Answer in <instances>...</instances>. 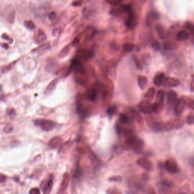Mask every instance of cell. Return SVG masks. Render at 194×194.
<instances>
[{"label": "cell", "mask_w": 194, "mask_h": 194, "mask_svg": "<svg viewBox=\"0 0 194 194\" xmlns=\"http://www.w3.org/2000/svg\"><path fill=\"white\" fill-rule=\"evenodd\" d=\"M125 144L128 148H131L137 152H141L144 146V142L131 134L127 136Z\"/></svg>", "instance_id": "obj_1"}, {"label": "cell", "mask_w": 194, "mask_h": 194, "mask_svg": "<svg viewBox=\"0 0 194 194\" xmlns=\"http://www.w3.org/2000/svg\"><path fill=\"white\" fill-rule=\"evenodd\" d=\"M121 6L124 9V12H126L128 14L126 26L128 28L131 29L135 27L137 23L133 6L131 4H124Z\"/></svg>", "instance_id": "obj_2"}, {"label": "cell", "mask_w": 194, "mask_h": 194, "mask_svg": "<svg viewBox=\"0 0 194 194\" xmlns=\"http://www.w3.org/2000/svg\"><path fill=\"white\" fill-rule=\"evenodd\" d=\"M33 122L35 126L40 127L42 129V130L46 131H52L55 128L56 125V122L54 121L50 120L43 118L35 119L33 121Z\"/></svg>", "instance_id": "obj_3"}, {"label": "cell", "mask_w": 194, "mask_h": 194, "mask_svg": "<svg viewBox=\"0 0 194 194\" xmlns=\"http://www.w3.org/2000/svg\"><path fill=\"white\" fill-rule=\"evenodd\" d=\"M74 71L77 74L83 75L85 74V69L83 64L81 63V60L76 56L73 58L70 67V72Z\"/></svg>", "instance_id": "obj_4"}, {"label": "cell", "mask_w": 194, "mask_h": 194, "mask_svg": "<svg viewBox=\"0 0 194 194\" xmlns=\"http://www.w3.org/2000/svg\"><path fill=\"white\" fill-rule=\"evenodd\" d=\"M138 108L144 114H150L154 112V104H152L148 100L141 101L138 104Z\"/></svg>", "instance_id": "obj_5"}, {"label": "cell", "mask_w": 194, "mask_h": 194, "mask_svg": "<svg viewBox=\"0 0 194 194\" xmlns=\"http://www.w3.org/2000/svg\"><path fill=\"white\" fill-rule=\"evenodd\" d=\"M54 184V177L50 175L48 179L44 180L41 184L43 194H49L52 190Z\"/></svg>", "instance_id": "obj_6"}, {"label": "cell", "mask_w": 194, "mask_h": 194, "mask_svg": "<svg viewBox=\"0 0 194 194\" xmlns=\"http://www.w3.org/2000/svg\"><path fill=\"white\" fill-rule=\"evenodd\" d=\"M165 167L167 171L171 174H175L179 172V167L175 160L173 158L167 160L165 163Z\"/></svg>", "instance_id": "obj_7"}, {"label": "cell", "mask_w": 194, "mask_h": 194, "mask_svg": "<svg viewBox=\"0 0 194 194\" xmlns=\"http://www.w3.org/2000/svg\"><path fill=\"white\" fill-rule=\"evenodd\" d=\"M186 106V102L185 101L183 96L181 97L178 100L174 106V113L177 116H179L182 114Z\"/></svg>", "instance_id": "obj_8"}, {"label": "cell", "mask_w": 194, "mask_h": 194, "mask_svg": "<svg viewBox=\"0 0 194 194\" xmlns=\"http://www.w3.org/2000/svg\"><path fill=\"white\" fill-rule=\"evenodd\" d=\"M47 35L43 30L38 29L34 34L33 39L34 42L37 45H41L47 40Z\"/></svg>", "instance_id": "obj_9"}, {"label": "cell", "mask_w": 194, "mask_h": 194, "mask_svg": "<svg viewBox=\"0 0 194 194\" xmlns=\"http://www.w3.org/2000/svg\"><path fill=\"white\" fill-rule=\"evenodd\" d=\"M81 60H83L84 61H88L93 58L94 56V52L92 50H89L87 49H81L78 51L77 55L76 56Z\"/></svg>", "instance_id": "obj_10"}, {"label": "cell", "mask_w": 194, "mask_h": 194, "mask_svg": "<svg viewBox=\"0 0 194 194\" xmlns=\"http://www.w3.org/2000/svg\"><path fill=\"white\" fill-rule=\"evenodd\" d=\"M180 84V81L176 78L166 76L163 83V85L165 87H176Z\"/></svg>", "instance_id": "obj_11"}, {"label": "cell", "mask_w": 194, "mask_h": 194, "mask_svg": "<svg viewBox=\"0 0 194 194\" xmlns=\"http://www.w3.org/2000/svg\"><path fill=\"white\" fill-rule=\"evenodd\" d=\"M137 164L146 171H150L153 170V164L148 159L145 158H141L137 160Z\"/></svg>", "instance_id": "obj_12"}, {"label": "cell", "mask_w": 194, "mask_h": 194, "mask_svg": "<svg viewBox=\"0 0 194 194\" xmlns=\"http://www.w3.org/2000/svg\"><path fill=\"white\" fill-rule=\"evenodd\" d=\"M178 100L177 93L174 91H170L167 94V106L171 107L174 106L175 103L177 102Z\"/></svg>", "instance_id": "obj_13"}, {"label": "cell", "mask_w": 194, "mask_h": 194, "mask_svg": "<svg viewBox=\"0 0 194 194\" xmlns=\"http://www.w3.org/2000/svg\"><path fill=\"white\" fill-rule=\"evenodd\" d=\"M156 30L158 37L162 39H166L169 34V32L166 28L161 24H157L156 25Z\"/></svg>", "instance_id": "obj_14"}, {"label": "cell", "mask_w": 194, "mask_h": 194, "mask_svg": "<svg viewBox=\"0 0 194 194\" xmlns=\"http://www.w3.org/2000/svg\"><path fill=\"white\" fill-rule=\"evenodd\" d=\"M70 180V174L67 173H65L64 174L63 178L59 188V192L60 194L63 193L67 190L68 187V185H69Z\"/></svg>", "instance_id": "obj_15"}, {"label": "cell", "mask_w": 194, "mask_h": 194, "mask_svg": "<svg viewBox=\"0 0 194 194\" xmlns=\"http://www.w3.org/2000/svg\"><path fill=\"white\" fill-rule=\"evenodd\" d=\"M158 13L155 11H150L147 14L146 17V23L148 26H150L154 22L156 21L159 18Z\"/></svg>", "instance_id": "obj_16"}, {"label": "cell", "mask_w": 194, "mask_h": 194, "mask_svg": "<svg viewBox=\"0 0 194 194\" xmlns=\"http://www.w3.org/2000/svg\"><path fill=\"white\" fill-rule=\"evenodd\" d=\"M97 95L98 92L97 89L95 87H91L87 90L86 97L89 101L94 102L97 100Z\"/></svg>", "instance_id": "obj_17"}, {"label": "cell", "mask_w": 194, "mask_h": 194, "mask_svg": "<svg viewBox=\"0 0 194 194\" xmlns=\"http://www.w3.org/2000/svg\"><path fill=\"white\" fill-rule=\"evenodd\" d=\"M59 82V79L58 78H56L54 79V80H52L50 83L48 84L46 88L45 89V92L44 94L45 95H49L50 93H52L56 88V85L58 84Z\"/></svg>", "instance_id": "obj_18"}, {"label": "cell", "mask_w": 194, "mask_h": 194, "mask_svg": "<svg viewBox=\"0 0 194 194\" xmlns=\"http://www.w3.org/2000/svg\"><path fill=\"white\" fill-rule=\"evenodd\" d=\"M165 74L162 72H158L156 73L153 78V83L157 87H160L163 85V83L165 78Z\"/></svg>", "instance_id": "obj_19"}, {"label": "cell", "mask_w": 194, "mask_h": 194, "mask_svg": "<svg viewBox=\"0 0 194 194\" xmlns=\"http://www.w3.org/2000/svg\"><path fill=\"white\" fill-rule=\"evenodd\" d=\"M165 92L162 89L159 90L156 93V102L155 103L162 108L163 106V102H164V100H165Z\"/></svg>", "instance_id": "obj_20"}, {"label": "cell", "mask_w": 194, "mask_h": 194, "mask_svg": "<svg viewBox=\"0 0 194 194\" xmlns=\"http://www.w3.org/2000/svg\"><path fill=\"white\" fill-rule=\"evenodd\" d=\"M190 38V35L185 30H181L176 35V39L179 41H186Z\"/></svg>", "instance_id": "obj_21"}, {"label": "cell", "mask_w": 194, "mask_h": 194, "mask_svg": "<svg viewBox=\"0 0 194 194\" xmlns=\"http://www.w3.org/2000/svg\"><path fill=\"white\" fill-rule=\"evenodd\" d=\"M148 78L144 75H139L138 77V84L141 89L143 90L146 88L148 84Z\"/></svg>", "instance_id": "obj_22"}, {"label": "cell", "mask_w": 194, "mask_h": 194, "mask_svg": "<svg viewBox=\"0 0 194 194\" xmlns=\"http://www.w3.org/2000/svg\"><path fill=\"white\" fill-rule=\"evenodd\" d=\"M62 139L59 137H55L51 140L49 142V146L51 148L55 149L57 148L59 145L62 144Z\"/></svg>", "instance_id": "obj_23"}, {"label": "cell", "mask_w": 194, "mask_h": 194, "mask_svg": "<svg viewBox=\"0 0 194 194\" xmlns=\"http://www.w3.org/2000/svg\"><path fill=\"white\" fill-rule=\"evenodd\" d=\"M71 45H67L66 46L63 48L58 54V58L60 59H63L66 56H67L71 51Z\"/></svg>", "instance_id": "obj_24"}, {"label": "cell", "mask_w": 194, "mask_h": 194, "mask_svg": "<svg viewBox=\"0 0 194 194\" xmlns=\"http://www.w3.org/2000/svg\"><path fill=\"white\" fill-rule=\"evenodd\" d=\"M89 159L91 160V162L92 163V165H93L94 167H96L97 168L100 165V160L98 159L97 156L93 153H91L89 155Z\"/></svg>", "instance_id": "obj_25"}, {"label": "cell", "mask_w": 194, "mask_h": 194, "mask_svg": "<svg viewBox=\"0 0 194 194\" xmlns=\"http://www.w3.org/2000/svg\"><path fill=\"white\" fill-rule=\"evenodd\" d=\"M155 93H156V89L153 87H151L149 89L148 91L145 93L144 95V97L145 99L147 100H152L154 96Z\"/></svg>", "instance_id": "obj_26"}, {"label": "cell", "mask_w": 194, "mask_h": 194, "mask_svg": "<svg viewBox=\"0 0 194 194\" xmlns=\"http://www.w3.org/2000/svg\"><path fill=\"white\" fill-rule=\"evenodd\" d=\"M123 12H124V9L122 8V6H121L119 7V8L111 9L110 11V14H111V15H112V16H117L121 15Z\"/></svg>", "instance_id": "obj_27"}, {"label": "cell", "mask_w": 194, "mask_h": 194, "mask_svg": "<svg viewBox=\"0 0 194 194\" xmlns=\"http://www.w3.org/2000/svg\"><path fill=\"white\" fill-rule=\"evenodd\" d=\"M119 121L122 124H127L129 122V117L125 113H121L119 116Z\"/></svg>", "instance_id": "obj_28"}, {"label": "cell", "mask_w": 194, "mask_h": 194, "mask_svg": "<svg viewBox=\"0 0 194 194\" xmlns=\"http://www.w3.org/2000/svg\"><path fill=\"white\" fill-rule=\"evenodd\" d=\"M50 46V43H45V44L42 45L41 46H39L38 47L35 48V49L31 51V52H39V51H42L46 50L47 49H48Z\"/></svg>", "instance_id": "obj_29"}, {"label": "cell", "mask_w": 194, "mask_h": 194, "mask_svg": "<svg viewBox=\"0 0 194 194\" xmlns=\"http://www.w3.org/2000/svg\"><path fill=\"white\" fill-rule=\"evenodd\" d=\"M135 44L131 43H126L123 45V49L128 52L133 51L135 49Z\"/></svg>", "instance_id": "obj_30"}, {"label": "cell", "mask_w": 194, "mask_h": 194, "mask_svg": "<svg viewBox=\"0 0 194 194\" xmlns=\"http://www.w3.org/2000/svg\"><path fill=\"white\" fill-rule=\"evenodd\" d=\"M185 101L186 102V106L194 110V100L190 97L183 96Z\"/></svg>", "instance_id": "obj_31"}, {"label": "cell", "mask_w": 194, "mask_h": 194, "mask_svg": "<svg viewBox=\"0 0 194 194\" xmlns=\"http://www.w3.org/2000/svg\"><path fill=\"white\" fill-rule=\"evenodd\" d=\"M117 111V106H110L106 110V113L109 116H112L116 113Z\"/></svg>", "instance_id": "obj_32"}, {"label": "cell", "mask_w": 194, "mask_h": 194, "mask_svg": "<svg viewBox=\"0 0 194 194\" xmlns=\"http://www.w3.org/2000/svg\"><path fill=\"white\" fill-rule=\"evenodd\" d=\"M24 25L27 29L29 30H34L36 27L35 23L31 20H27L24 22Z\"/></svg>", "instance_id": "obj_33"}, {"label": "cell", "mask_w": 194, "mask_h": 194, "mask_svg": "<svg viewBox=\"0 0 194 194\" xmlns=\"http://www.w3.org/2000/svg\"><path fill=\"white\" fill-rule=\"evenodd\" d=\"M132 113L133 114L135 120H137V121L138 122V124H142V122H143L142 117L141 116V114H139L137 111H136L135 110H133Z\"/></svg>", "instance_id": "obj_34"}, {"label": "cell", "mask_w": 194, "mask_h": 194, "mask_svg": "<svg viewBox=\"0 0 194 194\" xmlns=\"http://www.w3.org/2000/svg\"><path fill=\"white\" fill-rule=\"evenodd\" d=\"M186 121L188 125H193L194 124V115L190 114L187 116Z\"/></svg>", "instance_id": "obj_35"}, {"label": "cell", "mask_w": 194, "mask_h": 194, "mask_svg": "<svg viewBox=\"0 0 194 194\" xmlns=\"http://www.w3.org/2000/svg\"><path fill=\"white\" fill-rule=\"evenodd\" d=\"M185 26L187 29L192 34L194 33V25L191 22H186Z\"/></svg>", "instance_id": "obj_36"}, {"label": "cell", "mask_w": 194, "mask_h": 194, "mask_svg": "<svg viewBox=\"0 0 194 194\" xmlns=\"http://www.w3.org/2000/svg\"><path fill=\"white\" fill-rule=\"evenodd\" d=\"M163 47L166 50H171L173 49L174 45H173V43L168 41L163 43Z\"/></svg>", "instance_id": "obj_37"}, {"label": "cell", "mask_w": 194, "mask_h": 194, "mask_svg": "<svg viewBox=\"0 0 194 194\" xmlns=\"http://www.w3.org/2000/svg\"><path fill=\"white\" fill-rule=\"evenodd\" d=\"M151 46L155 51H159L160 49V43L156 41H154L152 43Z\"/></svg>", "instance_id": "obj_38"}, {"label": "cell", "mask_w": 194, "mask_h": 194, "mask_svg": "<svg viewBox=\"0 0 194 194\" xmlns=\"http://www.w3.org/2000/svg\"><path fill=\"white\" fill-rule=\"evenodd\" d=\"M15 19V12L14 11H12L9 14L8 16V21L10 23H13Z\"/></svg>", "instance_id": "obj_39"}, {"label": "cell", "mask_w": 194, "mask_h": 194, "mask_svg": "<svg viewBox=\"0 0 194 194\" xmlns=\"http://www.w3.org/2000/svg\"><path fill=\"white\" fill-rule=\"evenodd\" d=\"M7 114L10 117L13 118L16 116V112L14 108H9L7 110Z\"/></svg>", "instance_id": "obj_40"}, {"label": "cell", "mask_w": 194, "mask_h": 194, "mask_svg": "<svg viewBox=\"0 0 194 194\" xmlns=\"http://www.w3.org/2000/svg\"><path fill=\"white\" fill-rule=\"evenodd\" d=\"M109 181H122V177L120 176H114L110 178Z\"/></svg>", "instance_id": "obj_41"}, {"label": "cell", "mask_w": 194, "mask_h": 194, "mask_svg": "<svg viewBox=\"0 0 194 194\" xmlns=\"http://www.w3.org/2000/svg\"><path fill=\"white\" fill-rule=\"evenodd\" d=\"M1 37H2V38L3 39L5 40V41H9L10 43H12V41H13L12 39L10 38V37L9 36L8 34L4 33V34H2Z\"/></svg>", "instance_id": "obj_42"}, {"label": "cell", "mask_w": 194, "mask_h": 194, "mask_svg": "<svg viewBox=\"0 0 194 194\" xmlns=\"http://www.w3.org/2000/svg\"><path fill=\"white\" fill-rule=\"evenodd\" d=\"M13 127L10 124H8L4 128V131L5 133H10L13 131Z\"/></svg>", "instance_id": "obj_43"}, {"label": "cell", "mask_w": 194, "mask_h": 194, "mask_svg": "<svg viewBox=\"0 0 194 194\" xmlns=\"http://www.w3.org/2000/svg\"><path fill=\"white\" fill-rule=\"evenodd\" d=\"M29 194H41V191L38 188H33L30 190Z\"/></svg>", "instance_id": "obj_44"}, {"label": "cell", "mask_w": 194, "mask_h": 194, "mask_svg": "<svg viewBox=\"0 0 194 194\" xmlns=\"http://www.w3.org/2000/svg\"><path fill=\"white\" fill-rule=\"evenodd\" d=\"M109 4L113 5V6H117L118 5L121 4L122 1H106Z\"/></svg>", "instance_id": "obj_45"}, {"label": "cell", "mask_w": 194, "mask_h": 194, "mask_svg": "<svg viewBox=\"0 0 194 194\" xmlns=\"http://www.w3.org/2000/svg\"><path fill=\"white\" fill-rule=\"evenodd\" d=\"M190 91L191 92H194V74L191 75V81L190 84Z\"/></svg>", "instance_id": "obj_46"}, {"label": "cell", "mask_w": 194, "mask_h": 194, "mask_svg": "<svg viewBox=\"0 0 194 194\" xmlns=\"http://www.w3.org/2000/svg\"><path fill=\"white\" fill-rule=\"evenodd\" d=\"M134 60H135V64H136L137 67L138 68V69H141L142 68V64L140 63L139 60L138 59V58L137 57H135L134 58Z\"/></svg>", "instance_id": "obj_47"}, {"label": "cell", "mask_w": 194, "mask_h": 194, "mask_svg": "<svg viewBox=\"0 0 194 194\" xmlns=\"http://www.w3.org/2000/svg\"><path fill=\"white\" fill-rule=\"evenodd\" d=\"M80 43V39L78 38H75L72 41L71 46H77Z\"/></svg>", "instance_id": "obj_48"}, {"label": "cell", "mask_w": 194, "mask_h": 194, "mask_svg": "<svg viewBox=\"0 0 194 194\" xmlns=\"http://www.w3.org/2000/svg\"><path fill=\"white\" fill-rule=\"evenodd\" d=\"M162 184L163 186L167 187H171L173 186L171 182L168 181H162Z\"/></svg>", "instance_id": "obj_49"}, {"label": "cell", "mask_w": 194, "mask_h": 194, "mask_svg": "<svg viewBox=\"0 0 194 194\" xmlns=\"http://www.w3.org/2000/svg\"><path fill=\"white\" fill-rule=\"evenodd\" d=\"M56 16V13L55 12H52L48 14V18L50 20H54Z\"/></svg>", "instance_id": "obj_50"}, {"label": "cell", "mask_w": 194, "mask_h": 194, "mask_svg": "<svg viewBox=\"0 0 194 194\" xmlns=\"http://www.w3.org/2000/svg\"><path fill=\"white\" fill-rule=\"evenodd\" d=\"M82 4V1H74L72 2V6L77 7V6H80Z\"/></svg>", "instance_id": "obj_51"}, {"label": "cell", "mask_w": 194, "mask_h": 194, "mask_svg": "<svg viewBox=\"0 0 194 194\" xmlns=\"http://www.w3.org/2000/svg\"><path fill=\"white\" fill-rule=\"evenodd\" d=\"M147 194H156V192L155 191L154 189L152 187H150L149 188V189L148 190V192H147Z\"/></svg>", "instance_id": "obj_52"}, {"label": "cell", "mask_w": 194, "mask_h": 194, "mask_svg": "<svg viewBox=\"0 0 194 194\" xmlns=\"http://www.w3.org/2000/svg\"><path fill=\"white\" fill-rule=\"evenodd\" d=\"M1 47H3L5 50H8L9 48V46L8 44H7L6 43H2L1 44Z\"/></svg>", "instance_id": "obj_53"}, {"label": "cell", "mask_w": 194, "mask_h": 194, "mask_svg": "<svg viewBox=\"0 0 194 194\" xmlns=\"http://www.w3.org/2000/svg\"><path fill=\"white\" fill-rule=\"evenodd\" d=\"M142 178H143L144 181H148L149 178V175L146 173H144V174L142 175Z\"/></svg>", "instance_id": "obj_54"}, {"label": "cell", "mask_w": 194, "mask_h": 194, "mask_svg": "<svg viewBox=\"0 0 194 194\" xmlns=\"http://www.w3.org/2000/svg\"><path fill=\"white\" fill-rule=\"evenodd\" d=\"M5 177L4 175H1V182H2V181H4L5 180Z\"/></svg>", "instance_id": "obj_55"}, {"label": "cell", "mask_w": 194, "mask_h": 194, "mask_svg": "<svg viewBox=\"0 0 194 194\" xmlns=\"http://www.w3.org/2000/svg\"><path fill=\"white\" fill-rule=\"evenodd\" d=\"M183 194V193H181V194Z\"/></svg>", "instance_id": "obj_56"}, {"label": "cell", "mask_w": 194, "mask_h": 194, "mask_svg": "<svg viewBox=\"0 0 194 194\" xmlns=\"http://www.w3.org/2000/svg\"></svg>", "instance_id": "obj_57"}]
</instances>
